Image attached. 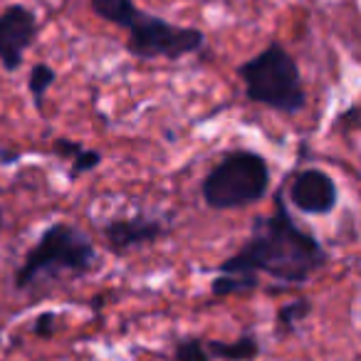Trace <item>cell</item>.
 <instances>
[{
	"label": "cell",
	"instance_id": "6da1fadb",
	"mask_svg": "<svg viewBox=\"0 0 361 361\" xmlns=\"http://www.w3.org/2000/svg\"><path fill=\"white\" fill-rule=\"evenodd\" d=\"M326 262L329 252L310 231L297 226L280 191L270 216L255 218L240 250L218 265L211 295L213 300L250 295L260 290L262 275L282 287L307 285L324 270Z\"/></svg>",
	"mask_w": 361,
	"mask_h": 361
},
{
	"label": "cell",
	"instance_id": "7a4b0ae2",
	"mask_svg": "<svg viewBox=\"0 0 361 361\" xmlns=\"http://www.w3.org/2000/svg\"><path fill=\"white\" fill-rule=\"evenodd\" d=\"M99 265L92 238L72 223L57 221L42 231L13 275V287L25 295H42L65 282L87 277Z\"/></svg>",
	"mask_w": 361,
	"mask_h": 361
},
{
	"label": "cell",
	"instance_id": "3957f363",
	"mask_svg": "<svg viewBox=\"0 0 361 361\" xmlns=\"http://www.w3.org/2000/svg\"><path fill=\"white\" fill-rule=\"evenodd\" d=\"M245 99L277 114L297 116L307 109V90L295 57L282 42H270L238 67Z\"/></svg>",
	"mask_w": 361,
	"mask_h": 361
},
{
	"label": "cell",
	"instance_id": "277c9868",
	"mask_svg": "<svg viewBox=\"0 0 361 361\" xmlns=\"http://www.w3.org/2000/svg\"><path fill=\"white\" fill-rule=\"evenodd\" d=\"M270 164L262 154L250 149L228 151L206 173L201 198L211 211H235L255 206L270 191Z\"/></svg>",
	"mask_w": 361,
	"mask_h": 361
},
{
	"label": "cell",
	"instance_id": "5b68a950",
	"mask_svg": "<svg viewBox=\"0 0 361 361\" xmlns=\"http://www.w3.org/2000/svg\"><path fill=\"white\" fill-rule=\"evenodd\" d=\"M208 45V37L198 27L173 25L171 20L154 13L139 11L126 27V52L141 62L169 60L178 62L183 57L201 55Z\"/></svg>",
	"mask_w": 361,
	"mask_h": 361
},
{
	"label": "cell",
	"instance_id": "8992f818",
	"mask_svg": "<svg viewBox=\"0 0 361 361\" xmlns=\"http://www.w3.org/2000/svg\"><path fill=\"white\" fill-rule=\"evenodd\" d=\"M171 216L161 213H136V216L111 218L102 226V238L111 255H129L141 247H149L169 235Z\"/></svg>",
	"mask_w": 361,
	"mask_h": 361
},
{
	"label": "cell",
	"instance_id": "52a82bcc",
	"mask_svg": "<svg viewBox=\"0 0 361 361\" xmlns=\"http://www.w3.org/2000/svg\"><path fill=\"white\" fill-rule=\"evenodd\" d=\"M40 32L35 11L23 3L0 11V65L6 72H18L25 62V52L32 47Z\"/></svg>",
	"mask_w": 361,
	"mask_h": 361
},
{
	"label": "cell",
	"instance_id": "ba28073f",
	"mask_svg": "<svg viewBox=\"0 0 361 361\" xmlns=\"http://www.w3.org/2000/svg\"><path fill=\"white\" fill-rule=\"evenodd\" d=\"M290 203L305 216H329L339 206V186L326 171L302 169L290 180Z\"/></svg>",
	"mask_w": 361,
	"mask_h": 361
},
{
	"label": "cell",
	"instance_id": "9c48e42d",
	"mask_svg": "<svg viewBox=\"0 0 361 361\" xmlns=\"http://www.w3.org/2000/svg\"><path fill=\"white\" fill-rule=\"evenodd\" d=\"M206 349L211 359L223 361H252L260 354V341L255 334H243L235 341H221V339H208Z\"/></svg>",
	"mask_w": 361,
	"mask_h": 361
},
{
	"label": "cell",
	"instance_id": "30bf717a",
	"mask_svg": "<svg viewBox=\"0 0 361 361\" xmlns=\"http://www.w3.org/2000/svg\"><path fill=\"white\" fill-rule=\"evenodd\" d=\"M90 8L99 20L121 27V30H126L139 13V6L134 0H90Z\"/></svg>",
	"mask_w": 361,
	"mask_h": 361
},
{
	"label": "cell",
	"instance_id": "8fae6325",
	"mask_svg": "<svg viewBox=\"0 0 361 361\" xmlns=\"http://www.w3.org/2000/svg\"><path fill=\"white\" fill-rule=\"evenodd\" d=\"M312 300L310 297H295V300L285 302L277 310V319H275V331L277 336H290L300 329V324L312 314Z\"/></svg>",
	"mask_w": 361,
	"mask_h": 361
},
{
	"label": "cell",
	"instance_id": "7c38bea8",
	"mask_svg": "<svg viewBox=\"0 0 361 361\" xmlns=\"http://www.w3.org/2000/svg\"><path fill=\"white\" fill-rule=\"evenodd\" d=\"M57 82V72L52 65L47 62H37L32 65L30 75H27V92L32 97V104H35L37 111L45 109V99H47V92L52 90V85Z\"/></svg>",
	"mask_w": 361,
	"mask_h": 361
},
{
	"label": "cell",
	"instance_id": "4fadbf2b",
	"mask_svg": "<svg viewBox=\"0 0 361 361\" xmlns=\"http://www.w3.org/2000/svg\"><path fill=\"white\" fill-rule=\"evenodd\" d=\"M173 361H213L208 356L206 339L201 336H183L173 346Z\"/></svg>",
	"mask_w": 361,
	"mask_h": 361
},
{
	"label": "cell",
	"instance_id": "5bb4252c",
	"mask_svg": "<svg viewBox=\"0 0 361 361\" xmlns=\"http://www.w3.org/2000/svg\"><path fill=\"white\" fill-rule=\"evenodd\" d=\"M102 164H104V156H102L97 149H87L85 146V149L70 161V178L75 180L85 173H92V171H97Z\"/></svg>",
	"mask_w": 361,
	"mask_h": 361
},
{
	"label": "cell",
	"instance_id": "9a60e30c",
	"mask_svg": "<svg viewBox=\"0 0 361 361\" xmlns=\"http://www.w3.org/2000/svg\"><path fill=\"white\" fill-rule=\"evenodd\" d=\"M32 334L37 339H52L57 334V314L55 312H42V314L35 317L32 322Z\"/></svg>",
	"mask_w": 361,
	"mask_h": 361
},
{
	"label": "cell",
	"instance_id": "2e32d148",
	"mask_svg": "<svg viewBox=\"0 0 361 361\" xmlns=\"http://www.w3.org/2000/svg\"><path fill=\"white\" fill-rule=\"evenodd\" d=\"M82 149H85V144H82V141H75V139H55L52 141V154L62 161H72Z\"/></svg>",
	"mask_w": 361,
	"mask_h": 361
},
{
	"label": "cell",
	"instance_id": "e0dca14e",
	"mask_svg": "<svg viewBox=\"0 0 361 361\" xmlns=\"http://www.w3.org/2000/svg\"><path fill=\"white\" fill-rule=\"evenodd\" d=\"M356 114H359V109H356V106H349V114L339 116V121H346L349 126H356Z\"/></svg>",
	"mask_w": 361,
	"mask_h": 361
},
{
	"label": "cell",
	"instance_id": "ac0fdd59",
	"mask_svg": "<svg viewBox=\"0 0 361 361\" xmlns=\"http://www.w3.org/2000/svg\"><path fill=\"white\" fill-rule=\"evenodd\" d=\"M18 159H20L18 154H11V151H3V149H0V164H16Z\"/></svg>",
	"mask_w": 361,
	"mask_h": 361
},
{
	"label": "cell",
	"instance_id": "d6986e66",
	"mask_svg": "<svg viewBox=\"0 0 361 361\" xmlns=\"http://www.w3.org/2000/svg\"><path fill=\"white\" fill-rule=\"evenodd\" d=\"M0 233H3V208H0Z\"/></svg>",
	"mask_w": 361,
	"mask_h": 361
}]
</instances>
